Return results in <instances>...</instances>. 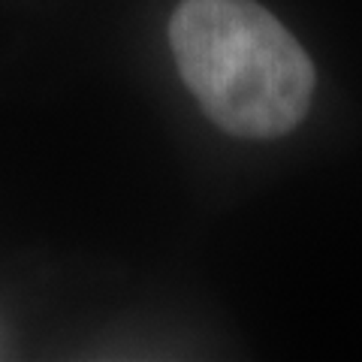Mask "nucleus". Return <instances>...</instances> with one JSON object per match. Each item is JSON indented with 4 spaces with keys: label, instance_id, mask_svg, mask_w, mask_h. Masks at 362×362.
Returning <instances> with one entry per match:
<instances>
[{
    "label": "nucleus",
    "instance_id": "f257e3e1",
    "mask_svg": "<svg viewBox=\"0 0 362 362\" xmlns=\"http://www.w3.org/2000/svg\"><path fill=\"white\" fill-rule=\"evenodd\" d=\"M169 42L206 115L235 136H281L311 106V58L254 0H181Z\"/></svg>",
    "mask_w": 362,
    "mask_h": 362
}]
</instances>
